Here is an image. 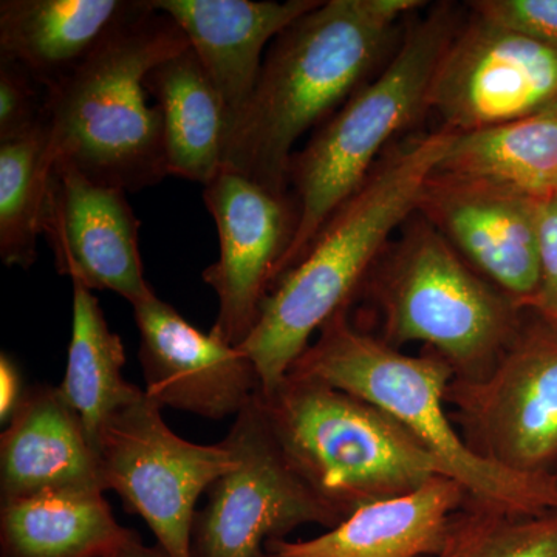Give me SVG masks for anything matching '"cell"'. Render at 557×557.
Wrapping results in <instances>:
<instances>
[{"label":"cell","mask_w":557,"mask_h":557,"mask_svg":"<svg viewBox=\"0 0 557 557\" xmlns=\"http://www.w3.org/2000/svg\"><path fill=\"white\" fill-rule=\"evenodd\" d=\"M46 87L27 69L0 58V143L27 137L47 123Z\"/></svg>","instance_id":"cell-26"},{"label":"cell","mask_w":557,"mask_h":557,"mask_svg":"<svg viewBox=\"0 0 557 557\" xmlns=\"http://www.w3.org/2000/svg\"><path fill=\"white\" fill-rule=\"evenodd\" d=\"M104 493L100 457L60 387L28 388L0 437L3 504L50 493Z\"/></svg>","instance_id":"cell-17"},{"label":"cell","mask_w":557,"mask_h":557,"mask_svg":"<svg viewBox=\"0 0 557 557\" xmlns=\"http://www.w3.org/2000/svg\"><path fill=\"white\" fill-rule=\"evenodd\" d=\"M437 170L494 180L536 199L557 193V102L505 126L457 135Z\"/></svg>","instance_id":"cell-23"},{"label":"cell","mask_w":557,"mask_h":557,"mask_svg":"<svg viewBox=\"0 0 557 557\" xmlns=\"http://www.w3.org/2000/svg\"><path fill=\"white\" fill-rule=\"evenodd\" d=\"M468 493L448 475L429 480L412 493L358 508L321 536L269 541L274 557H437L454 512Z\"/></svg>","instance_id":"cell-18"},{"label":"cell","mask_w":557,"mask_h":557,"mask_svg":"<svg viewBox=\"0 0 557 557\" xmlns=\"http://www.w3.org/2000/svg\"><path fill=\"white\" fill-rule=\"evenodd\" d=\"M149 3L153 10L170 16L188 39L190 50L225 102L230 134L258 86L267 46L321 2L149 0Z\"/></svg>","instance_id":"cell-16"},{"label":"cell","mask_w":557,"mask_h":557,"mask_svg":"<svg viewBox=\"0 0 557 557\" xmlns=\"http://www.w3.org/2000/svg\"><path fill=\"white\" fill-rule=\"evenodd\" d=\"M343 309L318 333L288 375L322 381L379 406L432 454L446 474L482 504L541 515L557 509V475L498 468L468 448L446 410L454 370L435 351L406 355L370 335Z\"/></svg>","instance_id":"cell-4"},{"label":"cell","mask_w":557,"mask_h":557,"mask_svg":"<svg viewBox=\"0 0 557 557\" xmlns=\"http://www.w3.org/2000/svg\"><path fill=\"white\" fill-rule=\"evenodd\" d=\"M225 442L237 467L212 483L196 512L190 557H262L269 541L300 525L338 527L343 519L306 485L278 446L260 392L236 417Z\"/></svg>","instance_id":"cell-10"},{"label":"cell","mask_w":557,"mask_h":557,"mask_svg":"<svg viewBox=\"0 0 557 557\" xmlns=\"http://www.w3.org/2000/svg\"><path fill=\"white\" fill-rule=\"evenodd\" d=\"M262 557H274V556L269 555V553H263Z\"/></svg>","instance_id":"cell-31"},{"label":"cell","mask_w":557,"mask_h":557,"mask_svg":"<svg viewBox=\"0 0 557 557\" xmlns=\"http://www.w3.org/2000/svg\"><path fill=\"white\" fill-rule=\"evenodd\" d=\"M539 284L527 310L557 332V193L539 199Z\"/></svg>","instance_id":"cell-28"},{"label":"cell","mask_w":557,"mask_h":557,"mask_svg":"<svg viewBox=\"0 0 557 557\" xmlns=\"http://www.w3.org/2000/svg\"><path fill=\"white\" fill-rule=\"evenodd\" d=\"M417 212L480 276L528 309L541 267L536 197L494 180L435 170Z\"/></svg>","instance_id":"cell-13"},{"label":"cell","mask_w":557,"mask_h":557,"mask_svg":"<svg viewBox=\"0 0 557 557\" xmlns=\"http://www.w3.org/2000/svg\"><path fill=\"white\" fill-rule=\"evenodd\" d=\"M457 32L454 7L432 10L413 25L379 78L359 87L307 148L293 156L288 185L295 188L298 220L277 282L298 265L329 220L361 188L387 143L428 109L435 72Z\"/></svg>","instance_id":"cell-6"},{"label":"cell","mask_w":557,"mask_h":557,"mask_svg":"<svg viewBox=\"0 0 557 557\" xmlns=\"http://www.w3.org/2000/svg\"><path fill=\"white\" fill-rule=\"evenodd\" d=\"M109 557H172L170 552L163 547V545L157 542L152 547H148V545L143 544L141 539H139L138 534L135 533L134 536L126 542V544L121 545L119 549H116L113 555Z\"/></svg>","instance_id":"cell-30"},{"label":"cell","mask_w":557,"mask_h":557,"mask_svg":"<svg viewBox=\"0 0 557 557\" xmlns=\"http://www.w3.org/2000/svg\"><path fill=\"white\" fill-rule=\"evenodd\" d=\"M104 493L50 491L3 504L0 557H109L135 531L113 518Z\"/></svg>","instance_id":"cell-21"},{"label":"cell","mask_w":557,"mask_h":557,"mask_svg":"<svg viewBox=\"0 0 557 557\" xmlns=\"http://www.w3.org/2000/svg\"><path fill=\"white\" fill-rule=\"evenodd\" d=\"M54 164L49 123L0 143V259L9 269L28 270L38 258Z\"/></svg>","instance_id":"cell-24"},{"label":"cell","mask_w":557,"mask_h":557,"mask_svg":"<svg viewBox=\"0 0 557 557\" xmlns=\"http://www.w3.org/2000/svg\"><path fill=\"white\" fill-rule=\"evenodd\" d=\"M418 0H327L271 44L247 109L231 127L223 168L288 194L293 148L361 87ZM222 168V170H223Z\"/></svg>","instance_id":"cell-2"},{"label":"cell","mask_w":557,"mask_h":557,"mask_svg":"<svg viewBox=\"0 0 557 557\" xmlns=\"http://www.w3.org/2000/svg\"><path fill=\"white\" fill-rule=\"evenodd\" d=\"M362 288L383 318L381 339L395 348L424 344L463 381L485 379L496 368L528 311L480 276L421 215L384 251Z\"/></svg>","instance_id":"cell-7"},{"label":"cell","mask_w":557,"mask_h":557,"mask_svg":"<svg viewBox=\"0 0 557 557\" xmlns=\"http://www.w3.org/2000/svg\"><path fill=\"white\" fill-rule=\"evenodd\" d=\"M143 9L145 0H2L0 58L27 69L49 90Z\"/></svg>","instance_id":"cell-19"},{"label":"cell","mask_w":557,"mask_h":557,"mask_svg":"<svg viewBox=\"0 0 557 557\" xmlns=\"http://www.w3.org/2000/svg\"><path fill=\"white\" fill-rule=\"evenodd\" d=\"M139 222L126 193L91 182L57 160L44 237L58 273L91 289H109L134 306L153 289L143 270Z\"/></svg>","instance_id":"cell-15"},{"label":"cell","mask_w":557,"mask_h":557,"mask_svg":"<svg viewBox=\"0 0 557 557\" xmlns=\"http://www.w3.org/2000/svg\"><path fill=\"white\" fill-rule=\"evenodd\" d=\"M475 16L557 50V0H475Z\"/></svg>","instance_id":"cell-27"},{"label":"cell","mask_w":557,"mask_h":557,"mask_svg":"<svg viewBox=\"0 0 557 557\" xmlns=\"http://www.w3.org/2000/svg\"><path fill=\"white\" fill-rule=\"evenodd\" d=\"M457 134L412 135L384 152L361 188L335 212L295 269L263 302L258 324L239 347L273 391L310 346L314 333L350 307L384 255L388 237L416 214L432 172Z\"/></svg>","instance_id":"cell-1"},{"label":"cell","mask_w":557,"mask_h":557,"mask_svg":"<svg viewBox=\"0 0 557 557\" xmlns=\"http://www.w3.org/2000/svg\"><path fill=\"white\" fill-rule=\"evenodd\" d=\"M98 457L104 491H115L127 511L145 519L172 557H190L197 502L237 467L225 440L196 445L174 434L146 392L102 429Z\"/></svg>","instance_id":"cell-9"},{"label":"cell","mask_w":557,"mask_h":557,"mask_svg":"<svg viewBox=\"0 0 557 557\" xmlns=\"http://www.w3.org/2000/svg\"><path fill=\"white\" fill-rule=\"evenodd\" d=\"M437 557H557V509L527 515L468 496Z\"/></svg>","instance_id":"cell-25"},{"label":"cell","mask_w":557,"mask_h":557,"mask_svg":"<svg viewBox=\"0 0 557 557\" xmlns=\"http://www.w3.org/2000/svg\"><path fill=\"white\" fill-rule=\"evenodd\" d=\"M72 336L67 368L60 384L62 397L78 413L91 445L120 410L141 397L145 391L126 381V351L110 330L100 300L91 289L73 282Z\"/></svg>","instance_id":"cell-22"},{"label":"cell","mask_w":557,"mask_h":557,"mask_svg":"<svg viewBox=\"0 0 557 557\" xmlns=\"http://www.w3.org/2000/svg\"><path fill=\"white\" fill-rule=\"evenodd\" d=\"M557 102V50L472 17L440 61L428 109L457 135L505 126Z\"/></svg>","instance_id":"cell-11"},{"label":"cell","mask_w":557,"mask_h":557,"mask_svg":"<svg viewBox=\"0 0 557 557\" xmlns=\"http://www.w3.org/2000/svg\"><path fill=\"white\" fill-rule=\"evenodd\" d=\"M446 406L475 456L523 475H557V332L527 311L485 379H454Z\"/></svg>","instance_id":"cell-8"},{"label":"cell","mask_w":557,"mask_h":557,"mask_svg":"<svg viewBox=\"0 0 557 557\" xmlns=\"http://www.w3.org/2000/svg\"><path fill=\"white\" fill-rule=\"evenodd\" d=\"M163 115L168 174L208 185L223 168L230 121L197 54L180 51L145 79Z\"/></svg>","instance_id":"cell-20"},{"label":"cell","mask_w":557,"mask_h":557,"mask_svg":"<svg viewBox=\"0 0 557 557\" xmlns=\"http://www.w3.org/2000/svg\"><path fill=\"white\" fill-rule=\"evenodd\" d=\"M188 47L178 25L145 0V9L86 64L47 90L57 160L124 193L168 177L163 115L159 106L146 101L145 79L160 62Z\"/></svg>","instance_id":"cell-3"},{"label":"cell","mask_w":557,"mask_h":557,"mask_svg":"<svg viewBox=\"0 0 557 557\" xmlns=\"http://www.w3.org/2000/svg\"><path fill=\"white\" fill-rule=\"evenodd\" d=\"M132 309L145 392L160 408L223 420L239 416L262 391L255 362L239 347L194 327L156 293Z\"/></svg>","instance_id":"cell-14"},{"label":"cell","mask_w":557,"mask_h":557,"mask_svg":"<svg viewBox=\"0 0 557 557\" xmlns=\"http://www.w3.org/2000/svg\"><path fill=\"white\" fill-rule=\"evenodd\" d=\"M260 403L292 468L343 520L448 475L398 420L322 381L287 375Z\"/></svg>","instance_id":"cell-5"},{"label":"cell","mask_w":557,"mask_h":557,"mask_svg":"<svg viewBox=\"0 0 557 557\" xmlns=\"http://www.w3.org/2000/svg\"><path fill=\"white\" fill-rule=\"evenodd\" d=\"M203 188L220 242L218 262L203 271V281L219 300L211 332L240 347L277 284L278 269L295 236L296 205L288 194L273 193L225 168Z\"/></svg>","instance_id":"cell-12"},{"label":"cell","mask_w":557,"mask_h":557,"mask_svg":"<svg viewBox=\"0 0 557 557\" xmlns=\"http://www.w3.org/2000/svg\"><path fill=\"white\" fill-rule=\"evenodd\" d=\"M24 397L21 388V375L16 364L7 355L0 358V416L9 423L14 410Z\"/></svg>","instance_id":"cell-29"}]
</instances>
